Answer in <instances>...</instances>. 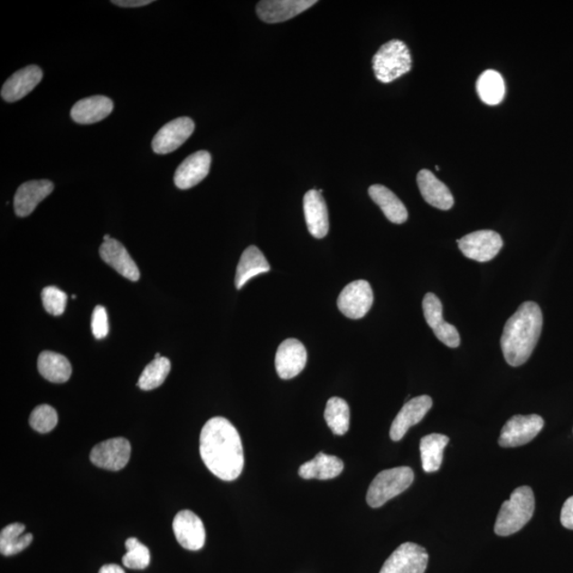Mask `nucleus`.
<instances>
[{"instance_id": "nucleus-6", "label": "nucleus", "mask_w": 573, "mask_h": 573, "mask_svg": "<svg viewBox=\"0 0 573 573\" xmlns=\"http://www.w3.org/2000/svg\"><path fill=\"white\" fill-rule=\"evenodd\" d=\"M544 419L538 414L514 416L504 425L498 443L503 448L522 446L531 442L544 428Z\"/></svg>"}, {"instance_id": "nucleus-11", "label": "nucleus", "mask_w": 573, "mask_h": 573, "mask_svg": "<svg viewBox=\"0 0 573 573\" xmlns=\"http://www.w3.org/2000/svg\"><path fill=\"white\" fill-rule=\"evenodd\" d=\"M426 322L434 331L437 338L445 345L456 349L461 343L458 329L443 318V305L435 294H427L423 300Z\"/></svg>"}, {"instance_id": "nucleus-23", "label": "nucleus", "mask_w": 573, "mask_h": 573, "mask_svg": "<svg viewBox=\"0 0 573 573\" xmlns=\"http://www.w3.org/2000/svg\"><path fill=\"white\" fill-rule=\"evenodd\" d=\"M113 108V101L106 96L88 97L72 107L70 116L77 124L91 125L106 119Z\"/></svg>"}, {"instance_id": "nucleus-21", "label": "nucleus", "mask_w": 573, "mask_h": 573, "mask_svg": "<svg viewBox=\"0 0 573 573\" xmlns=\"http://www.w3.org/2000/svg\"><path fill=\"white\" fill-rule=\"evenodd\" d=\"M304 213L309 233L324 238L329 230L328 210L324 198L318 191H309L304 197Z\"/></svg>"}, {"instance_id": "nucleus-8", "label": "nucleus", "mask_w": 573, "mask_h": 573, "mask_svg": "<svg viewBox=\"0 0 573 573\" xmlns=\"http://www.w3.org/2000/svg\"><path fill=\"white\" fill-rule=\"evenodd\" d=\"M374 302L373 290L367 280H355L341 291L338 307L347 318L362 319L370 312Z\"/></svg>"}, {"instance_id": "nucleus-19", "label": "nucleus", "mask_w": 573, "mask_h": 573, "mask_svg": "<svg viewBox=\"0 0 573 573\" xmlns=\"http://www.w3.org/2000/svg\"><path fill=\"white\" fill-rule=\"evenodd\" d=\"M42 79V70L36 65H29L25 69L14 72L3 85V99L7 102L23 99L38 87Z\"/></svg>"}, {"instance_id": "nucleus-29", "label": "nucleus", "mask_w": 573, "mask_h": 573, "mask_svg": "<svg viewBox=\"0 0 573 573\" xmlns=\"http://www.w3.org/2000/svg\"><path fill=\"white\" fill-rule=\"evenodd\" d=\"M26 527L22 523H11L0 533V552L5 557L14 556L25 550L32 544L33 536L25 533Z\"/></svg>"}, {"instance_id": "nucleus-34", "label": "nucleus", "mask_w": 573, "mask_h": 573, "mask_svg": "<svg viewBox=\"0 0 573 573\" xmlns=\"http://www.w3.org/2000/svg\"><path fill=\"white\" fill-rule=\"evenodd\" d=\"M29 423L35 431L48 434L58 425V413L50 405L38 406L30 416Z\"/></svg>"}, {"instance_id": "nucleus-36", "label": "nucleus", "mask_w": 573, "mask_h": 573, "mask_svg": "<svg viewBox=\"0 0 573 573\" xmlns=\"http://www.w3.org/2000/svg\"><path fill=\"white\" fill-rule=\"evenodd\" d=\"M91 331L96 339H103L108 333V319L107 309L103 306H97L91 315Z\"/></svg>"}, {"instance_id": "nucleus-14", "label": "nucleus", "mask_w": 573, "mask_h": 573, "mask_svg": "<svg viewBox=\"0 0 573 573\" xmlns=\"http://www.w3.org/2000/svg\"><path fill=\"white\" fill-rule=\"evenodd\" d=\"M432 399L428 395L418 396L406 402L393 420L390 437L392 441L399 442L404 437L412 426L422 420L432 408Z\"/></svg>"}, {"instance_id": "nucleus-3", "label": "nucleus", "mask_w": 573, "mask_h": 573, "mask_svg": "<svg viewBox=\"0 0 573 573\" xmlns=\"http://www.w3.org/2000/svg\"><path fill=\"white\" fill-rule=\"evenodd\" d=\"M534 510L535 497L531 487H518L499 511L495 533L499 536H510L521 531L531 521Z\"/></svg>"}, {"instance_id": "nucleus-7", "label": "nucleus", "mask_w": 573, "mask_h": 573, "mask_svg": "<svg viewBox=\"0 0 573 573\" xmlns=\"http://www.w3.org/2000/svg\"><path fill=\"white\" fill-rule=\"evenodd\" d=\"M458 246L467 258L487 262L496 258L503 249V241L496 231L484 230L462 237L458 240Z\"/></svg>"}, {"instance_id": "nucleus-30", "label": "nucleus", "mask_w": 573, "mask_h": 573, "mask_svg": "<svg viewBox=\"0 0 573 573\" xmlns=\"http://www.w3.org/2000/svg\"><path fill=\"white\" fill-rule=\"evenodd\" d=\"M480 99L486 105L497 106L504 99L505 87L502 75L496 70H486L477 81Z\"/></svg>"}, {"instance_id": "nucleus-12", "label": "nucleus", "mask_w": 573, "mask_h": 573, "mask_svg": "<svg viewBox=\"0 0 573 573\" xmlns=\"http://www.w3.org/2000/svg\"><path fill=\"white\" fill-rule=\"evenodd\" d=\"M194 123L192 118L180 117L164 125L152 140V149L157 155H168L179 149L193 136Z\"/></svg>"}, {"instance_id": "nucleus-24", "label": "nucleus", "mask_w": 573, "mask_h": 573, "mask_svg": "<svg viewBox=\"0 0 573 573\" xmlns=\"http://www.w3.org/2000/svg\"><path fill=\"white\" fill-rule=\"evenodd\" d=\"M269 271V262H268L260 249L255 246L249 247L246 251L242 253L240 264H238L237 267L235 277L236 288L238 290L241 289L249 279Z\"/></svg>"}, {"instance_id": "nucleus-22", "label": "nucleus", "mask_w": 573, "mask_h": 573, "mask_svg": "<svg viewBox=\"0 0 573 573\" xmlns=\"http://www.w3.org/2000/svg\"><path fill=\"white\" fill-rule=\"evenodd\" d=\"M418 185L426 202L436 209L448 211L454 206L455 200L449 188L429 170H420Z\"/></svg>"}, {"instance_id": "nucleus-27", "label": "nucleus", "mask_w": 573, "mask_h": 573, "mask_svg": "<svg viewBox=\"0 0 573 573\" xmlns=\"http://www.w3.org/2000/svg\"><path fill=\"white\" fill-rule=\"evenodd\" d=\"M40 374L48 381L63 383L71 376V365L69 359L54 352H42L38 359Z\"/></svg>"}, {"instance_id": "nucleus-9", "label": "nucleus", "mask_w": 573, "mask_h": 573, "mask_svg": "<svg viewBox=\"0 0 573 573\" xmlns=\"http://www.w3.org/2000/svg\"><path fill=\"white\" fill-rule=\"evenodd\" d=\"M428 560L425 548L405 542L390 556L380 573H425Z\"/></svg>"}, {"instance_id": "nucleus-33", "label": "nucleus", "mask_w": 573, "mask_h": 573, "mask_svg": "<svg viewBox=\"0 0 573 573\" xmlns=\"http://www.w3.org/2000/svg\"><path fill=\"white\" fill-rule=\"evenodd\" d=\"M127 553L123 558V563L127 568L145 569L150 564V551L137 539L131 538L126 541Z\"/></svg>"}, {"instance_id": "nucleus-26", "label": "nucleus", "mask_w": 573, "mask_h": 573, "mask_svg": "<svg viewBox=\"0 0 573 573\" xmlns=\"http://www.w3.org/2000/svg\"><path fill=\"white\" fill-rule=\"evenodd\" d=\"M371 200L380 207L389 221L402 224L408 221V211L404 203L386 186L376 184L369 188Z\"/></svg>"}, {"instance_id": "nucleus-25", "label": "nucleus", "mask_w": 573, "mask_h": 573, "mask_svg": "<svg viewBox=\"0 0 573 573\" xmlns=\"http://www.w3.org/2000/svg\"><path fill=\"white\" fill-rule=\"evenodd\" d=\"M344 463L338 456L320 453L315 459L306 463L298 469V474L303 479L329 480L338 477L343 472Z\"/></svg>"}, {"instance_id": "nucleus-37", "label": "nucleus", "mask_w": 573, "mask_h": 573, "mask_svg": "<svg viewBox=\"0 0 573 573\" xmlns=\"http://www.w3.org/2000/svg\"><path fill=\"white\" fill-rule=\"evenodd\" d=\"M560 521L566 529L573 530V496L566 500L560 513Z\"/></svg>"}, {"instance_id": "nucleus-18", "label": "nucleus", "mask_w": 573, "mask_h": 573, "mask_svg": "<svg viewBox=\"0 0 573 573\" xmlns=\"http://www.w3.org/2000/svg\"><path fill=\"white\" fill-rule=\"evenodd\" d=\"M54 188L48 180L29 181L18 187L14 197V211L18 217H27L42 200L50 196Z\"/></svg>"}, {"instance_id": "nucleus-5", "label": "nucleus", "mask_w": 573, "mask_h": 573, "mask_svg": "<svg viewBox=\"0 0 573 573\" xmlns=\"http://www.w3.org/2000/svg\"><path fill=\"white\" fill-rule=\"evenodd\" d=\"M414 473L410 467L387 469L378 474L371 484L367 502L371 508H380L392 498L400 495L413 484Z\"/></svg>"}, {"instance_id": "nucleus-31", "label": "nucleus", "mask_w": 573, "mask_h": 573, "mask_svg": "<svg viewBox=\"0 0 573 573\" xmlns=\"http://www.w3.org/2000/svg\"><path fill=\"white\" fill-rule=\"evenodd\" d=\"M324 418L334 435L344 436L350 429L351 412L347 402L340 398L327 401Z\"/></svg>"}, {"instance_id": "nucleus-20", "label": "nucleus", "mask_w": 573, "mask_h": 573, "mask_svg": "<svg viewBox=\"0 0 573 573\" xmlns=\"http://www.w3.org/2000/svg\"><path fill=\"white\" fill-rule=\"evenodd\" d=\"M99 252L102 260L111 266L120 276L132 280V282H137L140 277L138 267L123 243L111 238V240L102 243Z\"/></svg>"}, {"instance_id": "nucleus-17", "label": "nucleus", "mask_w": 573, "mask_h": 573, "mask_svg": "<svg viewBox=\"0 0 573 573\" xmlns=\"http://www.w3.org/2000/svg\"><path fill=\"white\" fill-rule=\"evenodd\" d=\"M211 155L207 151H198L189 155L183 162L174 174V184L176 187L186 191L202 182L210 174Z\"/></svg>"}, {"instance_id": "nucleus-10", "label": "nucleus", "mask_w": 573, "mask_h": 573, "mask_svg": "<svg viewBox=\"0 0 573 573\" xmlns=\"http://www.w3.org/2000/svg\"><path fill=\"white\" fill-rule=\"evenodd\" d=\"M130 456V442L124 437H115L96 445L89 458L97 467L116 472L126 467Z\"/></svg>"}, {"instance_id": "nucleus-15", "label": "nucleus", "mask_w": 573, "mask_h": 573, "mask_svg": "<svg viewBox=\"0 0 573 573\" xmlns=\"http://www.w3.org/2000/svg\"><path fill=\"white\" fill-rule=\"evenodd\" d=\"M307 351L296 339H286L279 345L276 356V368L282 380H292L306 367Z\"/></svg>"}, {"instance_id": "nucleus-16", "label": "nucleus", "mask_w": 573, "mask_h": 573, "mask_svg": "<svg viewBox=\"0 0 573 573\" xmlns=\"http://www.w3.org/2000/svg\"><path fill=\"white\" fill-rule=\"evenodd\" d=\"M315 0H264L256 7L261 21L268 23H283L312 8Z\"/></svg>"}, {"instance_id": "nucleus-38", "label": "nucleus", "mask_w": 573, "mask_h": 573, "mask_svg": "<svg viewBox=\"0 0 573 573\" xmlns=\"http://www.w3.org/2000/svg\"><path fill=\"white\" fill-rule=\"evenodd\" d=\"M152 0H113L112 4L124 8H138L150 5Z\"/></svg>"}, {"instance_id": "nucleus-35", "label": "nucleus", "mask_w": 573, "mask_h": 573, "mask_svg": "<svg viewBox=\"0 0 573 573\" xmlns=\"http://www.w3.org/2000/svg\"><path fill=\"white\" fill-rule=\"evenodd\" d=\"M42 301L48 314L54 316L63 315L66 308L67 296L65 292L50 286L42 291Z\"/></svg>"}, {"instance_id": "nucleus-2", "label": "nucleus", "mask_w": 573, "mask_h": 573, "mask_svg": "<svg viewBox=\"0 0 573 573\" xmlns=\"http://www.w3.org/2000/svg\"><path fill=\"white\" fill-rule=\"evenodd\" d=\"M542 324L541 309L534 302H524L505 323L502 350L511 367H521L529 361L538 344Z\"/></svg>"}, {"instance_id": "nucleus-13", "label": "nucleus", "mask_w": 573, "mask_h": 573, "mask_svg": "<svg viewBox=\"0 0 573 573\" xmlns=\"http://www.w3.org/2000/svg\"><path fill=\"white\" fill-rule=\"evenodd\" d=\"M174 532L179 544L191 551H198L205 544L206 533L202 521L193 512H179L173 523Z\"/></svg>"}, {"instance_id": "nucleus-4", "label": "nucleus", "mask_w": 573, "mask_h": 573, "mask_svg": "<svg viewBox=\"0 0 573 573\" xmlns=\"http://www.w3.org/2000/svg\"><path fill=\"white\" fill-rule=\"evenodd\" d=\"M412 69L409 48L404 42L392 40L380 48L373 58L375 76L382 83H391Z\"/></svg>"}, {"instance_id": "nucleus-28", "label": "nucleus", "mask_w": 573, "mask_h": 573, "mask_svg": "<svg viewBox=\"0 0 573 573\" xmlns=\"http://www.w3.org/2000/svg\"><path fill=\"white\" fill-rule=\"evenodd\" d=\"M448 443L449 437L440 434H432L422 438L419 448L426 473H436L440 469L444 449Z\"/></svg>"}, {"instance_id": "nucleus-32", "label": "nucleus", "mask_w": 573, "mask_h": 573, "mask_svg": "<svg viewBox=\"0 0 573 573\" xmlns=\"http://www.w3.org/2000/svg\"><path fill=\"white\" fill-rule=\"evenodd\" d=\"M172 369V363L166 357L155 359L147 367L145 368L143 374L140 375L137 386L144 391H151L161 387Z\"/></svg>"}, {"instance_id": "nucleus-39", "label": "nucleus", "mask_w": 573, "mask_h": 573, "mask_svg": "<svg viewBox=\"0 0 573 573\" xmlns=\"http://www.w3.org/2000/svg\"><path fill=\"white\" fill-rule=\"evenodd\" d=\"M99 573H126L120 566L108 564L101 567Z\"/></svg>"}, {"instance_id": "nucleus-1", "label": "nucleus", "mask_w": 573, "mask_h": 573, "mask_svg": "<svg viewBox=\"0 0 573 573\" xmlns=\"http://www.w3.org/2000/svg\"><path fill=\"white\" fill-rule=\"evenodd\" d=\"M200 455L204 465L219 479L234 481L241 474L245 455L241 437L224 418H212L200 436Z\"/></svg>"}]
</instances>
